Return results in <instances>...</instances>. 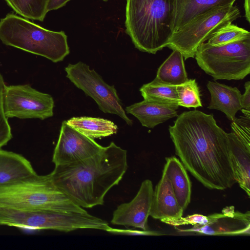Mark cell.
I'll use <instances>...</instances> for the list:
<instances>
[{
    "label": "cell",
    "mask_w": 250,
    "mask_h": 250,
    "mask_svg": "<svg viewBox=\"0 0 250 250\" xmlns=\"http://www.w3.org/2000/svg\"><path fill=\"white\" fill-rule=\"evenodd\" d=\"M244 8L246 20L250 22V0H245Z\"/></svg>",
    "instance_id": "cell-33"
},
{
    "label": "cell",
    "mask_w": 250,
    "mask_h": 250,
    "mask_svg": "<svg viewBox=\"0 0 250 250\" xmlns=\"http://www.w3.org/2000/svg\"><path fill=\"white\" fill-rule=\"evenodd\" d=\"M155 78L163 83L176 86L186 82L188 79L182 54L176 50H173L159 67Z\"/></svg>",
    "instance_id": "cell-22"
},
{
    "label": "cell",
    "mask_w": 250,
    "mask_h": 250,
    "mask_svg": "<svg viewBox=\"0 0 250 250\" xmlns=\"http://www.w3.org/2000/svg\"><path fill=\"white\" fill-rule=\"evenodd\" d=\"M176 104H163L144 100L127 106V113L135 116L144 126L153 128L168 119L177 116Z\"/></svg>",
    "instance_id": "cell-16"
},
{
    "label": "cell",
    "mask_w": 250,
    "mask_h": 250,
    "mask_svg": "<svg viewBox=\"0 0 250 250\" xmlns=\"http://www.w3.org/2000/svg\"><path fill=\"white\" fill-rule=\"evenodd\" d=\"M245 91L241 96V105L242 109L250 111V82L248 81L245 84Z\"/></svg>",
    "instance_id": "cell-31"
},
{
    "label": "cell",
    "mask_w": 250,
    "mask_h": 250,
    "mask_svg": "<svg viewBox=\"0 0 250 250\" xmlns=\"http://www.w3.org/2000/svg\"><path fill=\"white\" fill-rule=\"evenodd\" d=\"M104 0V1H107V0Z\"/></svg>",
    "instance_id": "cell-34"
},
{
    "label": "cell",
    "mask_w": 250,
    "mask_h": 250,
    "mask_svg": "<svg viewBox=\"0 0 250 250\" xmlns=\"http://www.w3.org/2000/svg\"><path fill=\"white\" fill-rule=\"evenodd\" d=\"M175 0H126L125 32L139 50L155 54L173 33Z\"/></svg>",
    "instance_id": "cell-3"
},
{
    "label": "cell",
    "mask_w": 250,
    "mask_h": 250,
    "mask_svg": "<svg viewBox=\"0 0 250 250\" xmlns=\"http://www.w3.org/2000/svg\"><path fill=\"white\" fill-rule=\"evenodd\" d=\"M108 232L121 234H128V235H160L161 233L150 230H124V229H118L111 228Z\"/></svg>",
    "instance_id": "cell-30"
},
{
    "label": "cell",
    "mask_w": 250,
    "mask_h": 250,
    "mask_svg": "<svg viewBox=\"0 0 250 250\" xmlns=\"http://www.w3.org/2000/svg\"><path fill=\"white\" fill-rule=\"evenodd\" d=\"M208 216V222L203 225H195L180 232H194L208 235H240L250 234V212L235 211L233 206L226 207L221 213Z\"/></svg>",
    "instance_id": "cell-12"
},
{
    "label": "cell",
    "mask_w": 250,
    "mask_h": 250,
    "mask_svg": "<svg viewBox=\"0 0 250 250\" xmlns=\"http://www.w3.org/2000/svg\"><path fill=\"white\" fill-rule=\"evenodd\" d=\"M64 70L66 77L86 95L91 97L101 111L116 114L129 125H132V121L126 115L114 85L106 83L97 72L82 62L69 63Z\"/></svg>",
    "instance_id": "cell-9"
},
{
    "label": "cell",
    "mask_w": 250,
    "mask_h": 250,
    "mask_svg": "<svg viewBox=\"0 0 250 250\" xmlns=\"http://www.w3.org/2000/svg\"><path fill=\"white\" fill-rule=\"evenodd\" d=\"M170 181L180 207L185 210L190 202L191 183L187 169L177 157L166 158L163 171Z\"/></svg>",
    "instance_id": "cell-19"
},
{
    "label": "cell",
    "mask_w": 250,
    "mask_h": 250,
    "mask_svg": "<svg viewBox=\"0 0 250 250\" xmlns=\"http://www.w3.org/2000/svg\"><path fill=\"white\" fill-rule=\"evenodd\" d=\"M0 40L6 45L43 57L53 62L63 61L70 53L64 31L46 29L12 13L0 20Z\"/></svg>",
    "instance_id": "cell-4"
},
{
    "label": "cell",
    "mask_w": 250,
    "mask_h": 250,
    "mask_svg": "<svg viewBox=\"0 0 250 250\" xmlns=\"http://www.w3.org/2000/svg\"><path fill=\"white\" fill-rule=\"evenodd\" d=\"M161 221L164 223L175 227L187 225H203L208 222V218L207 216L200 214H194L185 217L182 216L178 219H165Z\"/></svg>",
    "instance_id": "cell-29"
},
{
    "label": "cell",
    "mask_w": 250,
    "mask_h": 250,
    "mask_svg": "<svg viewBox=\"0 0 250 250\" xmlns=\"http://www.w3.org/2000/svg\"><path fill=\"white\" fill-rule=\"evenodd\" d=\"M236 0H175L173 32L195 17L211 8L233 4Z\"/></svg>",
    "instance_id": "cell-20"
},
{
    "label": "cell",
    "mask_w": 250,
    "mask_h": 250,
    "mask_svg": "<svg viewBox=\"0 0 250 250\" xmlns=\"http://www.w3.org/2000/svg\"><path fill=\"white\" fill-rule=\"evenodd\" d=\"M37 173L22 155L0 148V186L9 185Z\"/></svg>",
    "instance_id": "cell-18"
},
{
    "label": "cell",
    "mask_w": 250,
    "mask_h": 250,
    "mask_svg": "<svg viewBox=\"0 0 250 250\" xmlns=\"http://www.w3.org/2000/svg\"><path fill=\"white\" fill-rule=\"evenodd\" d=\"M128 168L127 151L114 142L93 156L68 165L55 166L49 174L53 184L78 206L91 208L104 203Z\"/></svg>",
    "instance_id": "cell-2"
},
{
    "label": "cell",
    "mask_w": 250,
    "mask_h": 250,
    "mask_svg": "<svg viewBox=\"0 0 250 250\" xmlns=\"http://www.w3.org/2000/svg\"><path fill=\"white\" fill-rule=\"evenodd\" d=\"M153 191L151 181L144 180L132 200L120 205L114 211L111 223L147 230V220L150 216Z\"/></svg>",
    "instance_id": "cell-13"
},
{
    "label": "cell",
    "mask_w": 250,
    "mask_h": 250,
    "mask_svg": "<svg viewBox=\"0 0 250 250\" xmlns=\"http://www.w3.org/2000/svg\"><path fill=\"white\" fill-rule=\"evenodd\" d=\"M54 106L51 95L39 91L28 84L5 86L4 108L8 118L43 120L53 116Z\"/></svg>",
    "instance_id": "cell-10"
},
{
    "label": "cell",
    "mask_w": 250,
    "mask_h": 250,
    "mask_svg": "<svg viewBox=\"0 0 250 250\" xmlns=\"http://www.w3.org/2000/svg\"><path fill=\"white\" fill-rule=\"evenodd\" d=\"M93 216L87 212L20 209L0 206V226L69 232L91 229Z\"/></svg>",
    "instance_id": "cell-8"
},
{
    "label": "cell",
    "mask_w": 250,
    "mask_h": 250,
    "mask_svg": "<svg viewBox=\"0 0 250 250\" xmlns=\"http://www.w3.org/2000/svg\"><path fill=\"white\" fill-rule=\"evenodd\" d=\"M240 16L239 8L233 4L213 7L174 32L167 47L179 51L185 60L194 58L201 43L208 40L219 28Z\"/></svg>",
    "instance_id": "cell-7"
},
{
    "label": "cell",
    "mask_w": 250,
    "mask_h": 250,
    "mask_svg": "<svg viewBox=\"0 0 250 250\" xmlns=\"http://www.w3.org/2000/svg\"><path fill=\"white\" fill-rule=\"evenodd\" d=\"M140 91L145 100L178 105L176 86L163 83L156 78L152 82L143 84L140 88Z\"/></svg>",
    "instance_id": "cell-23"
},
{
    "label": "cell",
    "mask_w": 250,
    "mask_h": 250,
    "mask_svg": "<svg viewBox=\"0 0 250 250\" xmlns=\"http://www.w3.org/2000/svg\"><path fill=\"white\" fill-rule=\"evenodd\" d=\"M194 57L214 80H242L250 73V38L220 45L202 43Z\"/></svg>",
    "instance_id": "cell-6"
},
{
    "label": "cell",
    "mask_w": 250,
    "mask_h": 250,
    "mask_svg": "<svg viewBox=\"0 0 250 250\" xmlns=\"http://www.w3.org/2000/svg\"><path fill=\"white\" fill-rule=\"evenodd\" d=\"M230 161L236 183L250 197V147L232 130L227 133Z\"/></svg>",
    "instance_id": "cell-15"
},
{
    "label": "cell",
    "mask_w": 250,
    "mask_h": 250,
    "mask_svg": "<svg viewBox=\"0 0 250 250\" xmlns=\"http://www.w3.org/2000/svg\"><path fill=\"white\" fill-rule=\"evenodd\" d=\"M168 130L180 161L206 188L222 190L236 183L227 133L212 114L195 109L184 112Z\"/></svg>",
    "instance_id": "cell-1"
},
{
    "label": "cell",
    "mask_w": 250,
    "mask_h": 250,
    "mask_svg": "<svg viewBox=\"0 0 250 250\" xmlns=\"http://www.w3.org/2000/svg\"><path fill=\"white\" fill-rule=\"evenodd\" d=\"M103 148L94 139L71 127L64 121L54 150L52 162L55 166L78 163L93 156Z\"/></svg>",
    "instance_id": "cell-11"
},
{
    "label": "cell",
    "mask_w": 250,
    "mask_h": 250,
    "mask_svg": "<svg viewBox=\"0 0 250 250\" xmlns=\"http://www.w3.org/2000/svg\"><path fill=\"white\" fill-rule=\"evenodd\" d=\"M207 88L210 94V102L208 108L224 113L233 121L237 111L242 109V94L237 87H232L216 82H208Z\"/></svg>",
    "instance_id": "cell-17"
},
{
    "label": "cell",
    "mask_w": 250,
    "mask_h": 250,
    "mask_svg": "<svg viewBox=\"0 0 250 250\" xmlns=\"http://www.w3.org/2000/svg\"><path fill=\"white\" fill-rule=\"evenodd\" d=\"M249 38V31L229 23L215 32L207 42L212 45H220Z\"/></svg>",
    "instance_id": "cell-25"
},
{
    "label": "cell",
    "mask_w": 250,
    "mask_h": 250,
    "mask_svg": "<svg viewBox=\"0 0 250 250\" xmlns=\"http://www.w3.org/2000/svg\"><path fill=\"white\" fill-rule=\"evenodd\" d=\"M250 115L244 114L240 119L236 118L232 121V131L239 137L247 146L250 147Z\"/></svg>",
    "instance_id": "cell-28"
},
{
    "label": "cell",
    "mask_w": 250,
    "mask_h": 250,
    "mask_svg": "<svg viewBox=\"0 0 250 250\" xmlns=\"http://www.w3.org/2000/svg\"><path fill=\"white\" fill-rule=\"evenodd\" d=\"M6 84L0 73V148L6 145L12 138L11 126L4 108V92Z\"/></svg>",
    "instance_id": "cell-27"
},
{
    "label": "cell",
    "mask_w": 250,
    "mask_h": 250,
    "mask_svg": "<svg viewBox=\"0 0 250 250\" xmlns=\"http://www.w3.org/2000/svg\"><path fill=\"white\" fill-rule=\"evenodd\" d=\"M17 14L26 19L42 21L47 13V0H5Z\"/></svg>",
    "instance_id": "cell-24"
},
{
    "label": "cell",
    "mask_w": 250,
    "mask_h": 250,
    "mask_svg": "<svg viewBox=\"0 0 250 250\" xmlns=\"http://www.w3.org/2000/svg\"><path fill=\"white\" fill-rule=\"evenodd\" d=\"M71 0H47V11L57 10L64 6Z\"/></svg>",
    "instance_id": "cell-32"
},
{
    "label": "cell",
    "mask_w": 250,
    "mask_h": 250,
    "mask_svg": "<svg viewBox=\"0 0 250 250\" xmlns=\"http://www.w3.org/2000/svg\"><path fill=\"white\" fill-rule=\"evenodd\" d=\"M184 211L177 201L170 181L162 173L153 191L150 216L160 220L178 219Z\"/></svg>",
    "instance_id": "cell-14"
},
{
    "label": "cell",
    "mask_w": 250,
    "mask_h": 250,
    "mask_svg": "<svg viewBox=\"0 0 250 250\" xmlns=\"http://www.w3.org/2000/svg\"><path fill=\"white\" fill-rule=\"evenodd\" d=\"M0 206L35 210L85 212L52 183L49 174L0 186Z\"/></svg>",
    "instance_id": "cell-5"
},
{
    "label": "cell",
    "mask_w": 250,
    "mask_h": 250,
    "mask_svg": "<svg viewBox=\"0 0 250 250\" xmlns=\"http://www.w3.org/2000/svg\"><path fill=\"white\" fill-rule=\"evenodd\" d=\"M179 106L196 108L202 106L199 87L195 79H188L176 86Z\"/></svg>",
    "instance_id": "cell-26"
},
{
    "label": "cell",
    "mask_w": 250,
    "mask_h": 250,
    "mask_svg": "<svg viewBox=\"0 0 250 250\" xmlns=\"http://www.w3.org/2000/svg\"><path fill=\"white\" fill-rule=\"evenodd\" d=\"M66 122L71 127L93 139L110 136L116 134L118 129L113 122L100 118L72 117Z\"/></svg>",
    "instance_id": "cell-21"
}]
</instances>
